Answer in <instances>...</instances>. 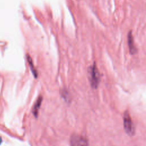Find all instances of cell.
<instances>
[{"label": "cell", "mask_w": 146, "mask_h": 146, "mask_svg": "<svg viewBox=\"0 0 146 146\" xmlns=\"http://www.w3.org/2000/svg\"><path fill=\"white\" fill-rule=\"evenodd\" d=\"M42 102V98L41 96H39V97H38V98L37 99L35 103L34 104V107L33 108V113L34 116H35V117L38 116L39 110Z\"/></svg>", "instance_id": "obj_5"}, {"label": "cell", "mask_w": 146, "mask_h": 146, "mask_svg": "<svg viewBox=\"0 0 146 146\" xmlns=\"http://www.w3.org/2000/svg\"><path fill=\"white\" fill-rule=\"evenodd\" d=\"M123 120L124 127L125 132L129 136H133L135 134V128L128 111H125L124 113Z\"/></svg>", "instance_id": "obj_2"}, {"label": "cell", "mask_w": 146, "mask_h": 146, "mask_svg": "<svg viewBox=\"0 0 146 146\" xmlns=\"http://www.w3.org/2000/svg\"><path fill=\"white\" fill-rule=\"evenodd\" d=\"M88 77L91 86L93 88H97L100 82V74L95 63L88 67Z\"/></svg>", "instance_id": "obj_1"}, {"label": "cell", "mask_w": 146, "mask_h": 146, "mask_svg": "<svg viewBox=\"0 0 146 146\" xmlns=\"http://www.w3.org/2000/svg\"><path fill=\"white\" fill-rule=\"evenodd\" d=\"M27 61H28V63H29V64L30 66V68L31 71L33 76L35 78H36L37 76H38L37 71H36V70H35V67L34 66V64L33 63V61L31 60V58L29 56H27Z\"/></svg>", "instance_id": "obj_6"}, {"label": "cell", "mask_w": 146, "mask_h": 146, "mask_svg": "<svg viewBox=\"0 0 146 146\" xmlns=\"http://www.w3.org/2000/svg\"><path fill=\"white\" fill-rule=\"evenodd\" d=\"M71 146H88L87 139L83 136L79 135H73L70 137Z\"/></svg>", "instance_id": "obj_3"}, {"label": "cell", "mask_w": 146, "mask_h": 146, "mask_svg": "<svg viewBox=\"0 0 146 146\" xmlns=\"http://www.w3.org/2000/svg\"><path fill=\"white\" fill-rule=\"evenodd\" d=\"M127 38H128L127 41H128V48H129V51L130 53L132 55L136 54V47H135V45L133 35H132V34L131 31L129 32V33L128 34Z\"/></svg>", "instance_id": "obj_4"}]
</instances>
